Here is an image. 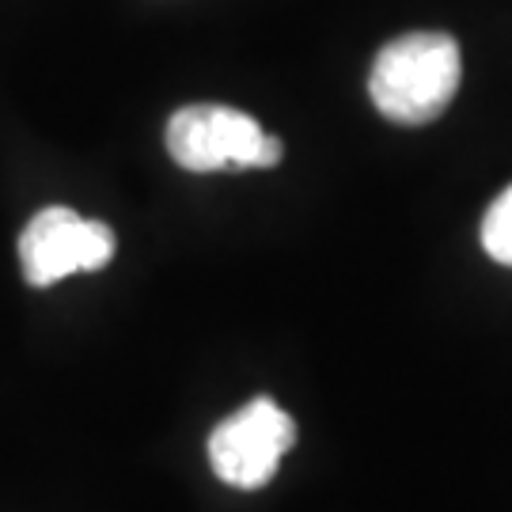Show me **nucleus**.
<instances>
[{
	"mask_svg": "<svg viewBox=\"0 0 512 512\" xmlns=\"http://www.w3.org/2000/svg\"><path fill=\"white\" fill-rule=\"evenodd\" d=\"M167 152L183 171H224V167H274L281 164V141L262 133L251 114L217 103H194L171 114Z\"/></svg>",
	"mask_w": 512,
	"mask_h": 512,
	"instance_id": "nucleus-2",
	"label": "nucleus"
},
{
	"mask_svg": "<svg viewBox=\"0 0 512 512\" xmlns=\"http://www.w3.org/2000/svg\"><path fill=\"white\" fill-rule=\"evenodd\" d=\"M114 258V232L103 220H88L69 205H50L31 217L19 236V266L27 285L46 289L76 270H99Z\"/></svg>",
	"mask_w": 512,
	"mask_h": 512,
	"instance_id": "nucleus-4",
	"label": "nucleus"
},
{
	"mask_svg": "<svg viewBox=\"0 0 512 512\" xmlns=\"http://www.w3.org/2000/svg\"><path fill=\"white\" fill-rule=\"evenodd\" d=\"M482 247H486V255L494 258V262L512 266V186L486 209V220H482Z\"/></svg>",
	"mask_w": 512,
	"mask_h": 512,
	"instance_id": "nucleus-5",
	"label": "nucleus"
},
{
	"mask_svg": "<svg viewBox=\"0 0 512 512\" xmlns=\"http://www.w3.org/2000/svg\"><path fill=\"white\" fill-rule=\"evenodd\" d=\"M296 440V421L266 395L224 418L209 437V467L236 490L266 486Z\"/></svg>",
	"mask_w": 512,
	"mask_h": 512,
	"instance_id": "nucleus-3",
	"label": "nucleus"
},
{
	"mask_svg": "<svg viewBox=\"0 0 512 512\" xmlns=\"http://www.w3.org/2000/svg\"><path fill=\"white\" fill-rule=\"evenodd\" d=\"M463 57L444 31H414L391 38L372 61L368 95L376 110L399 126H425L440 118L459 92Z\"/></svg>",
	"mask_w": 512,
	"mask_h": 512,
	"instance_id": "nucleus-1",
	"label": "nucleus"
}]
</instances>
